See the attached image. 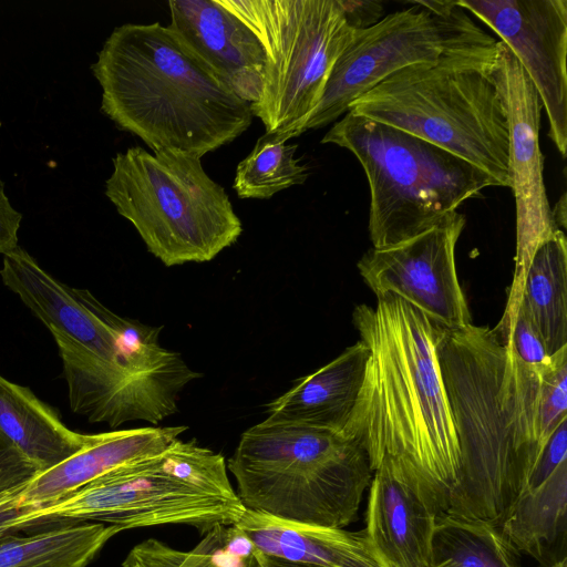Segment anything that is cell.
Here are the masks:
<instances>
[{"instance_id": "cell-34", "label": "cell", "mask_w": 567, "mask_h": 567, "mask_svg": "<svg viewBox=\"0 0 567 567\" xmlns=\"http://www.w3.org/2000/svg\"><path fill=\"white\" fill-rule=\"evenodd\" d=\"M342 4L348 22L357 30L370 28L383 17V6L379 1L342 0Z\"/></svg>"}, {"instance_id": "cell-26", "label": "cell", "mask_w": 567, "mask_h": 567, "mask_svg": "<svg viewBox=\"0 0 567 567\" xmlns=\"http://www.w3.org/2000/svg\"><path fill=\"white\" fill-rule=\"evenodd\" d=\"M72 295L115 336L131 369L140 375L164 380L182 388L200 374L182 357L159 346L163 327H152L121 317L102 305L89 290L71 288Z\"/></svg>"}, {"instance_id": "cell-28", "label": "cell", "mask_w": 567, "mask_h": 567, "mask_svg": "<svg viewBox=\"0 0 567 567\" xmlns=\"http://www.w3.org/2000/svg\"><path fill=\"white\" fill-rule=\"evenodd\" d=\"M297 144L265 134L237 165L233 188L241 199H269L280 190L303 184L307 165L295 157Z\"/></svg>"}, {"instance_id": "cell-36", "label": "cell", "mask_w": 567, "mask_h": 567, "mask_svg": "<svg viewBox=\"0 0 567 567\" xmlns=\"http://www.w3.org/2000/svg\"><path fill=\"white\" fill-rule=\"evenodd\" d=\"M21 489L22 488L13 489L0 494V515L6 514V508Z\"/></svg>"}, {"instance_id": "cell-27", "label": "cell", "mask_w": 567, "mask_h": 567, "mask_svg": "<svg viewBox=\"0 0 567 567\" xmlns=\"http://www.w3.org/2000/svg\"><path fill=\"white\" fill-rule=\"evenodd\" d=\"M499 528L453 515L436 522L431 567H520Z\"/></svg>"}, {"instance_id": "cell-31", "label": "cell", "mask_w": 567, "mask_h": 567, "mask_svg": "<svg viewBox=\"0 0 567 567\" xmlns=\"http://www.w3.org/2000/svg\"><path fill=\"white\" fill-rule=\"evenodd\" d=\"M41 472L0 431V494L23 488Z\"/></svg>"}, {"instance_id": "cell-33", "label": "cell", "mask_w": 567, "mask_h": 567, "mask_svg": "<svg viewBox=\"0 0 567 567\" xmlns=\"http://www.w3.org/2000/svg\"><path fill=\"white\" fill-rule=\"evenodd\" d=\"M22 215L16 210L4 193V183L0 178V254L14 250L18 245V230Z\"/></svg>"}, {"instance_id": "cell-35", "label": "cell", "mask_w": 567, "mask_h": 567, "mask_svg": "<svg viewBox=\"0 0 567 567\" xmlns=\"http://www.w3.org/2000/svg\"><path fill=\"white\" fill-rule=\"evenodd\" d=\"M555 225L560 230L566 228V194H563L556 207L551 208Z\"/></svg>"}, {"instance_id": "cell-6", "label": "cell", "mask_w": 567, "mask_h": 567, "mask_svg": "<svg viewBox=\"0 0 567 567\" xmlns=\"http://www.w3.org/2000/svg\"><path fill=\"white\" fill-rule=\"evenodd\" d=\"M494 63L464 58L409 65L348 111L436 145L483 171L496 186L509 187L508 122L491 75Z\"/></svg>"}, {"instance_id": "cell-22", "label": "cell", "mask_w": 567, "mask_h": 567, "mask_svg": "<svg viewBox=\"0 0 567 567\" xmlns=\"http://www.w3.org/2000/svg\"><path fill=\"white\" fill-rule=\"evenodd\" d=\"M499 532L543 567L567 558V461L537 488L523 491Z\"/></svg>"}, {"instance_id": "cell-11", "label": "cell", "mask_w": 567, "mask_h": 567, "mask_svg": "<svg viewBox=\"0 0 567 567\" xmlns=\"http://www.w3.org/2000/svg\"><path fill=\"white\" fill-rule=\"evenodd\" d=\"M466 224L454 212L403 243L369 249L358 269L377 297L392 293L447 329L472 323L455 267L456 243Z\"/></svg>"}, {"instance_id": "cell-9", "label": "cell", "mask_w": 567, "mask_h": 567, "mask_svg": "<svg viewBox=\"0 0 567 567\" xmlns=\"http://www.w3.org/2000/svg\"><path fill=\"white\" fill-rule=\"evenodd\" d=\"M239 18L266 58L254 116L288 142L318 105L330 72L355 37L342 0H216Z\"/></svg>"}, {"instance_id": "cell-10", "label": "cell", "mask_w": 567, "mask_h": 567, "mask_svg": "<svg viewBox=\"0 0 567 567\" xmlns=\"http://www.w3.org/2000/svg\"><path fill=\"white\" fill-rule=\"evenodd\" d=\"M410 3L357 30L336 61L302 133L336 122L353 101L409 65L464 58L495 60L498 39L478 27L456 1Z\"/></svg>"}, {"instance_id": "cell-13", "label": "cell", "mask_w": 567, "mask_h": 567, "mask_svg": "<svg viewBox=\"0 0 567 567\" xmlns=\"http://www.w3.org/2000/svg\"><path fill=\"white\" fill-rule=\"evenodd\" d=\"M514 53L549 122L548 136L567 151V0H456Z\"/></svg>"}, {"instance_id": "cell-7", "label": "cell", "mask_w": 567, "mask_h": 567, "mask_svg": "<svg viewBox=\"0 0 567 567\" xmlns=\"http://www.w3.org/2000/svg\"><path fill=\"white\" fill-rule=\"evenodd\" d=\"M351 152L370 189L373 248L409 240L444 220L483 189V171L408 132L348 111L321 140Z\"/></svg>"}, {"instance_id": "cell-25", "label": "cell", "mask_w": 567, "mask_h": 567, "mask_svg": "<svg viewBox=\"0 0 567 567\" xmlns=\"http://www.w3.org/2000/svg\"><path fill=\"white\" fill-rule=\"evenodd\" d=\"M123 567H269L268 558L236 524L218 525L193 549H175L162 540L134 546Z\"/></svg>"}, {"instance_id": "cell-3", "label": "cell", "mask_w": 567, "mask_h": 567, "mask_svg": "<svg viewBox=\"0 0 567 567\" xmlns=\"http://www.w3.org/2000/svg\"><path fill=\"white\" fill-rule=\"evenodd\" d=\"M102 87L101 110L153 152L202 158L252 123L250 103L236 95L159 22L116 27L91 65Z\"/></svg>"}, {"instance_id": "cell-23", "label": "cell", "mask_w": 567, "mask_h": 567, "mask_svg": "<svg viewBox=\"0 0 567 567\" xmlns=\"http://www.w3.org/2000/svg\"><path fill=\"white\" fill-rule=\"evenodd\" d=\"M508 305L518 306L537 330L548 355L567 347V240L557 229L534 250Z\"/></svg>"}, {"instance_id": "cell-30", "label": "cell", "mask_w": 567, "mask_h": 567, "mask_svg": "<svg viewBox=\"0 0 567 567\" xmlns=\"http://www.w3.org/2000/svg\"><path fill=\"white\" fill-rule=\"evenodd\" d=\"M512 344L515 353L526 364L542 369L548 365L551 357L524 311L516 305H507L499 323L494 328Z\"/></svg>"}, {"instance_id": "cell-15", "label": "cell", "mask_w": 567, "mask_h": 567, "mask_svg": "<svg viewBox=\"0 0 567 567\" xmlns=\"http://www.w3.org/2000/svg\"><path fill=\"white\" fill-rule=\"evenodd\" d=\"M364 537L383 567H431L436 504L398 461L384 455L369 485Z\"/></svg>"}, {"instance_id": "cell-4", "label": "cell", "mask_w": 567, "mask_h": 567, "mask_svg": "<svg viewBox=\"0 0 567 567\" xmlns=\"http://www.w3.org/2000/svg\"><path fill=\"white\" fill-rule=\"evenodd\" d=\"M227 471L220 453L177 439L159 454L117 467L54 502L14 511L2 523L14 533L92 520L122 530L189 525L205 534L237 524L246 511Z\"/></svg>"}, {"instance_id": "cell-39", "label": "cell", "mask_w": 567, "mask_h": 567, "mask_svg": "<svg viewBox=\"0 0 567 567\" xmlns=\"http://www.w3.org/2000/svg\"><path fill=\"white\" fill-rule=\"evenodd\" d=\"M551 567H567V558L556 563L555 565H553Z\"/></svg>"}, {"instance_id": "cell-2", "label": "cell", "mask_w": 567, "mask_h": 567, "mask_svg": "<svg viewBox=\"0 0 567 567\" xmlns=\"http://www.w3.org/2000/svg\"><path fill=\"white\" fill-rule=\"evenodd\" d=\"M352 321L369 349L364 379L342 435L373 468L386 455L411 472L441 515L460 470L457 436L435 349L436 326L395 295L359 305Z\"/></svg>"}, {"instance_id": "cell-5", "label": "cell", "mask_w": 567, "mask_h": 567, "mask_svg": "<svg viewBox=\"0 0 567 567\" xmlns=\"http://www.w3.org/2000/svg\"><path fill=\"white\" fill-rule=\"evenodd\" d=\"M226 463L246 509L332 528L357 517L374 473L341 433L267 420L241 434Z\"/></svg>"}, {"instance_id": "cell-24", "label": "cell", "mask_w": 567, "mask_h": 567, "mask_svg": "<svg viewBox=\"0 0 567 567\" xmlns=\"http://www.w3.org/2000/svg\"><path fill=\"white\" fill-rule=\"evenodd\" d=\"M118 526L78 523L42 529L28 536L0 537V567H86Z\"/></svg>"}, {"instance_id": "cell-29", "label": "cell", "mask_w": 567, "mask_h": 567, "mask_svg": "<svg viewBox=\"0 0 567 567\" xmlns=\"http://www.w3.org/2000/svg\"><path fill=\"white\" fill-rule=\"evenodd\" d=\"M567 419V347L540 370L538 429L544 445L563 420Z\"/></svg>"}, {"instance_id": "cell-18", "label": "cell", "mask_w": 567, "mask_h": 567, "mask_svg": "<svg viewBox=\"0 0 567 567\" xmlns=\"http://www.w3.org/2000/svg\"><path fill=\"white\" fill-rule=\"evenodd\" d=\"M0 277L51 332L61 333L136 374L113 332L80 303L69 286L48 274L24 249L17 247L3 255Z\"/></svg>"}, {"instance_id": "cell-12", "label": "cell", "mask_w": 567, "mask_h": 567, "mask_svg": "<svg viewBox=\"0 0 567 567\" xmlns=\"http://www.w3.org/2000/svg\"><path fill=\"white\" fill-rule=\"evenodd\" d=\"M491 75L508 122L509 187L515 198L517 234L513 286L518 287L535 248L559 228L555 225L544 183L539 94L514 53L499 40Z\"/></svg>"}, {"instance_id": "cell-17", "label": "cell", "mask_w": 567, "mask_h": 567, "mask_svg": "<svg viewBox=\"0 0 567 567\" xmlns=\"http://www.w3.org/2000/svg\"><path fill=\"white\" fill-rule=\"evenodd\" d=\"M186 430L181 425L148 426L95 434L85 449L29 482L4 513L54 502L117 467L159 454Z\"/></svg>"}, {"instance_id": "cell-1", "label": "cell", "mask_w": 567, "mask_h": 567, "mask_svg": "<svg viewBox=\"0 0 567 567\" xmlns=\"http://www.w3.org/2000/svg\"><path fill=\"white\" fill-rule=\"evenodd\" d=\"M435 326L460 452L444 514L499 528L545 446L538 429L543 368L523 362L495 329Z\"/></svg>"}, {"instance_id": "cell-32", "label": "cell", "mask_w": 567, "mask_h": 567, "mask_svg": "<svg viewBox=\"0 0 567 567\" xmlns=\"http://www.w3.org/2000/svg\"><path fill=\"white\" fill-rule=\"evenodd\" d=\"M565 461H567V419L560 422L543 447L524 491L540 486Z\"/></svg>"}, {"instance_id": "cell-19", "label": "cell", "mask_w": 567, "mask_h": 567, "mask_svg": "<svg viewBox=\"0 0 567 567\" xmlns=\"http://www.w3.org/2000/svg\"><path fill=\"white\" fill-rule=\"evenodd\" d=\"M369 358L360 340L267 404V421L342 433L357 403Z\"/></svg>"}, {"instance_id": "cell-8", "label": "cell", "mask_w": 567, "mask_h": 567, "mask_svg": "<svg viewBox=\"0 0 567 567\" xmlns=\"http://www.w3.org/2000/svg\"><path fill=\"white\" fill-rule=\"evenodd\" d=\"M105 195L167 267L210 261L243 233L224 187L190 154L141 146L118 152Z\"/></svg>"}, {"instance_id": "cell-16", "label": "cell", "mask_w": 567, "mask_h": 567, "mask_svg": "<svg viewBox=\"0 0 567 567\" xmlns=\"http://www.w3.org/2000/svg\"><path fill=\"white\" fill-rule=\"evenodd\" d=\"M168 8L177 41L236 95L256 103L266 58L251 30L216 0H171Z\"/></svg>"}, {"instance_id": "cell-38", "label": "cell", "mask_w": 567, "mask_h": 567, "mask_svg": "<svg viewBox=\"0 0 567 567\" xmlns=\"http://www.w3.org/2000/svg\"><path fill=\"white\" fill-rule=\"evenodd\" d=\"M3 515L4 514H1L0 515V537H3L8 534H12L13 532L9 530L3 524H2V518H3Z\"/></svg>"}, {"instance_id": "cell-14", "label": "cell", "mask_w": 567, "mask_h": 567, "mask_svg": "<svg viewBox=\"0 0 567 567\" xmlns=\"http://www.w3.org/2000/svg\"><path fill=\"white\" fill-rule=\"evenodd\" d=\"M51 333L58 344L74 413L92 423L117 427L135 420L157 424L177 412L181 386L133 374L76 341Z\"/></svg>"}, {"instance_id": "cell-21", "label": "cell", "mask_w": 567, "mask_h": 567, "mask_svg": "<svg viewBox=\"0 0 567 567\" xmlns=\"http://www.w3.org/2000/svg\"><path fill=\"white\" fill-rule=\"evenodd\" d=\"M0 431L42 472L75 455L95 434L70 430L29 388L0 375Z\"/></svg>"}, {"instance_id": "cell-20", "label": "cell", "mask_w": 567, "mask_h": 567, "mask_svg": "<svg viewBox=\"0 0 567 567\" xmlns=\"http://www.w3.org/2000/svg\"><path fill=\"white\" fill-rule=\"evenodd\" d=\"M266 556L316 567H383L363 533L246 509L236 524Z\"/></svg>"}, {"instance_id": "cell-37", "label": "cell", "mask_w": 567, "mask_h": 567, "mask_svg": "<svg viewBox=\"0 0 567 567\" xmlns=\"http://www.w3.org/2000/svg\"><path fill=\"white\" fill-rule=\"evenodd\" d=\"M267 558H268L269 567H316V566L289 563V561H285V560L278 559V558L268 557V556H267Z\"/></svg>"}]
</instances>
